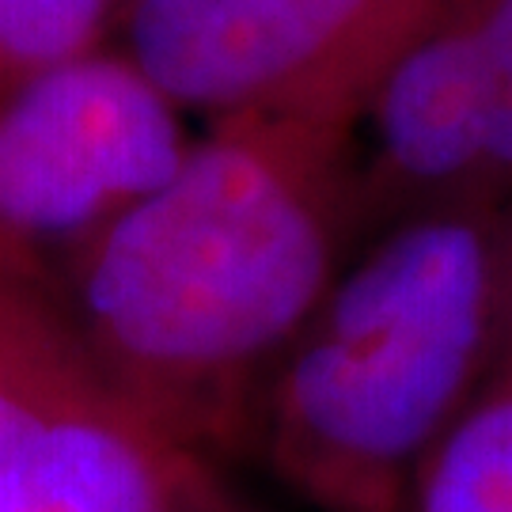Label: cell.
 Instances as JSON below:
<instances>
[{
  "instance_id": "1",
  "label": "cell",
  "mask_w": 512,
  "mask_h": 512,
  "mask_svg": "<svg viewBox=\"0 0 512 512\" xmlns=\"http://www.w3.org/2000/svg\"><path fill=\"white\" fill-rule=\"evenodd\" d=\"M353 133L239 114L76 251L50 293L107 384L202 459L251 456L274 368L361 236Z\"/></svg>"
},
{
  "instance_id": "2",
  "label": "cell",
  "mask_w": 512,
  "mask_h": 512,
  "mask_svg": "<svg viewBox=\"0 0 512 512\" xmlns=\"http://www.w3.org/2000/svg\"><path fill=\"white\" fill-rule=\"evenodd\" d=\"M501 330V251L463 209L395 220L270 376L251 459L319 512H410Z\"/></svg>"
},
{
  "instance_id": "3",
  "label": "cell",
  "mask_w": 512,
  "mask_h": 512,
  "mask_svg": "<svg viewBox=\"0 0 512 512\" xmlns=\"http://www.w3.org/2000/svg\"><path fill=\"white\" fill-rule=\"evenodd\" d=\"M183 110L129 54L95 50L0 99V285L61 266L186 156Z\"/></svg>"
},
{
  "instance_id": "4",
  "label": "cell",
  "mask_w": 512,
  "mask_h": 512,
  "mask_svg": "<svg viewBox=\"0 0 512 512\" xmlns=\"http://www.w3.org/2000/svg\"><path fill=\"white\" fill-rule=\"evenodd\" d=\"M456 0H129L137 69L213 122L304 114L349 129L376 76Z\"/></svg>"
},
{
  "instance_id": "5",
  "label": "cell",
  "mask_w": 512,
  "mask_h": 512,
  "mask_svg": "<svg viewBox=\"0 0 512 512\" xmlns=\"http://www.w3.org/2000/svg\"><path fill=\"white\" fill-rule=\"evenodd\" d=\"M224 494L107 384L50 289L0 285V512H175Z\"/></svg>"
},
{
  "instance_id": "6",
  "label": "cell",
  "mask_w": 512,
  "mask_h": 512,
  "mask_svg": "<svg viewBox=\"0 0 512 512\" xmlns=\"http://www.w3.org/2000/svg\"><path fill=\"white\" fill-rule=\"evenodd\" d=\"M410 512H512V368L425 459Z\"/></svg>"
},
{
  "instance_id": "7",
  "label": "cell",
  "mask_w": 512,
  "mask_h": 512,
  "mask_svg": "<svg viewBox=\"0 0 512 512\" xmlns=\"http://www.w3.org/2000/svg\"><path fill=\"white\" fill-rule=\"evenodd\" d=\"M478 133V183L512 175V0H456L437 19Z\"/></svg>"
},
{
  "instance_id": "8",
  "label": "cell",
  "mask_w": 512,
  "mask_h": 512,
  "mask_svg": "<svg viewBox=\"0 0 512 512\" xmlns=\"http://www.w3.org/2000/svg\"><path fill=\"white\" fill-rule=\"evenodd\" d=\"M114 0H0V99L103 50Z\"/></svg>"
},
{
  "instance_id": "9",
  "label": "cell",
  "mask_w": 512,
  "mask_h": 512,
  "mask_svg": "<svg viewBox=\"0 0 512 512\" xmlns=\"http://www.w3.org/2000/svg\"><path fill=\"white\" fill-rule=\"evenodd\" d=\"M501 334L512 342V255H501Z\"/></svg>"
},
{
  "instance_id": "10",
  "label": "cell",
  "mask_w": 512,
  "mask_h": 512,
  "mask_svg": "<svg viewBox=\"0 0 512 512\" xmlns=\"http://www.w3.org/2000/svg\"><path fill=\"white\" fill-rule=\"evenodd\" d=\"M175 512H247V509H243V505H236V501H232V494L224 490V494L205 497V501H194V505H183V509H175Z\"/></svg>"
}]
</instances>
